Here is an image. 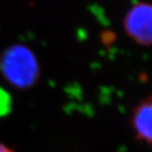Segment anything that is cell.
<instances>
[{"label": "cell", "instance_id": "obj_1", "mask_svg": "<svg viewBox=\"0 0 152 152\" xmlns=\"http://www.w3.org/2000/svg\"><path fill=\"white\" fill-rule=\"evenodd\" d=\"M1 70L9 84L20 89L35 86L39 77L36 56L29 48L22 45L12 46L5 52Z\"/></svg>", "mask_w": 152, "mask_h": 152}, {"label": "cell", "instance_id": "obj_5", "mask_svg": "<svg viewBox=\"0 0 152 152\" xmlns=\"http://www.w3.org/2000/svg\"><path fill=\"white\" fill-rule=\"evenodd\" d=\"M0 152H15L11 148L7 147V145L0 142Z\"/></svg>", "mask_w": 152, "mask_h": 152}, {"label": "cell", "instance_id": "obj_4", "mask_svg": "<svg viewBox=\"0 0 152 152\" xmlns=\"http://www.w3.org/2000/svg\"><path fill=\"white\" fill-rule=\"evenodd\" d=\"M11 107V99L9 95L0 88V117L6 116L9 113Z\"/></svg>", "mask_w": 152, "mask_h": 152}, {"label": "cell", "instance_id": "obj_3", "mask_svg": "<svg viewBox=\"0 0 152 152\" xmlns=\"http://www.w3.org/2000/svg\"><path fill=\"white\" fill-rule=\"evenodd\" d=\"M131 124L137 139L152 145V96H148L136 106Z\"/></svg>", "mask_w": 152, "mask_h": 152}, {"label": "cell", "instance_id": "obj_2", "mask_svg": "<svg viewBox=\"0 0 152 152\" xmlns=\"http://www.w3.org/2000/svg\"><path fill=\"white\" fill-rule=\"evenodd\" d=\"M124 26L136 43L152 45V4L139 3L131 7L124 20Z\"/></svg>", "mask_w": 152, "mask_h": 152}]
</instances>
